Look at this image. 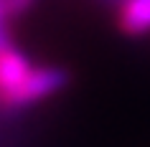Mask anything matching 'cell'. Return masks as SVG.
Segmentation results:
<instances>
[{"instance_id": "cell-5", "label": "cell", "mask_w": 150, "mask_h": 147, "mask_svg": "<svg viewBox=\"0 0 150 147\" xmlns=\"http://www.w3.org/2000/svg\"><path fill=\"white\" fill-rule=\"evenodd\" d=\"M10 13H8V3L5 0H0V20H8Z\"/></svg>"}, {"instance_id": "cell-2", "label": "cell", "mask_w": 150, "mask_h": 147, "mask_svg": "<svg viewBox=\"0 0 150 147\" xmlns=\"http://www.w3.org/2000/svg\"><path fill=\"white\" fill-rule=\"evenodd\" d=\"M36 66H31V61L25 58L18 48H5L0 51V99L10 94L18 84H23L31 76V71Z\"/></svg>"}, {"instance_id": "cell-1", "label": "cell", "mask_w": 150, "mask_h": 147, "mask_svg": "<svg viewBox=\"0 0 150 147\" xmlns=\"http://www.w3.org/2000/svg\"><path fill=\"white\" fill-rule=\"evenodd\" d=\"M66 84H69V71L66 69H61V66H36L23 84H18L10 94H5L0 99V109L3 112H21V109L31 107L46 96H54Z\"/></svg>"}, {"instance_id": "cell-3", "label": "cell", "mask_w": 150, "mask_h": 147, "mask_svg": "<svg viewBox=\"0 0 150 147\" xmlns=\"http://www.w3.org/2000/svg\"><path fill=\"white\" fill-rule=\"evenodd\" d=\"M117 20L127 36L150 33V0H122L117 8Z\"/></svg>"}, {"instance_id": "cell-4", "label": "cell", "mask_w": 150, "mask_h": 147, "mask_svg": "<svg viewBox=\"0 0 150 147\" xmlns=\"http://www.w3.org/2000/svg\"><path fill=\"white\" fill-rule=\"evenodd\" d=\"M13 46V41H10V28L5 20H0V51H5V48Z\"/></svg>"}]
</instances>
